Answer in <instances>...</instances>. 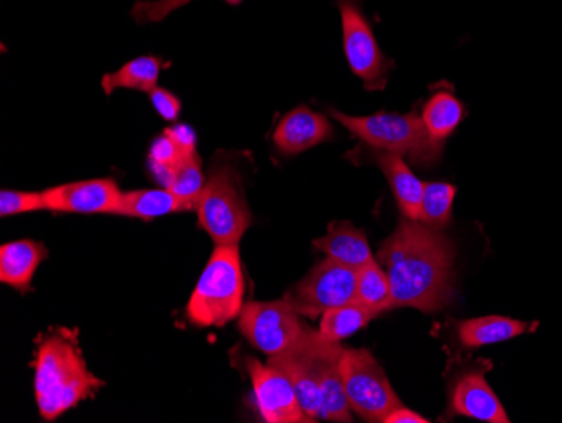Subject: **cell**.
I'll use <instances>...</instances> for the list:
<instances>
[{"label": "cell", "mask_w": 562, "mask_h": 423, "mask_svg": "<svg viewBox=\"0 0 562 423\" xmlns=\"http://www.w3.org/2000/svg\"><path fill=\"white\" fill-rule=\"evenodd\" d=\"M192 0H154V2H137L132 9V18L137 22L162 21L166 15L182 5L189 4ZM227 4L238 5L243 0H226Z\"/></svg>", "instance_id": "4316f807"}, {"label": "cell", "mask_w": 562, "mask_h": 423, "mask_svg": "<svg viewBox=\"0 0 562 423\" xmlns=\"http://www.w3.org/2000/svg\"><path fill=\"white\" fill-rule=\"evenodd\" d=\"M245 290L239 246H214L186 305V318L201 330L224 327L241 314Z\"/></svg>", "instance_id": "3957f363"}, {"label": "cell", "mask_w": 562, "mask_h": 423, "mask_svg": "<svg viewBox=\"0 0 562 423\" xmlns=\"http://www.w3.org/2000/svg\"><path fill=\"white\" fill-rule=\"evenodd\" d=\"M150 97L151 107L162 116L166 122H177V119L181 116L182 112V103L177 94H173L172 91L166 90V88H154V90L148 93Z\"/></svg>", "instance_id": "f1b7e54d"}, {"label": "cell", "mask_w": 562, "mask_h": 423, "mask_svg": "<svg viewBox=\"0 0 562 423\" xmlns=\"http://www.w3.org/2000/svg\"><path fill=\"white\" fill-rule=\"evenodd\" d=\"M299 312L286 299L271 302H248L238 315V331L258 352L271 356L285 352L302 336Z\"/></svg>", "instance_id": "9c48e42d"}, {"label": "cell", "mask_w": 562, "mask_h": 423, "mask_svg": "<svg viewBox=\"0 0 562 423\" xmlns=\"http://www.w3.org/2000/svg\"><path fill=\"white\" fill-rule=\"evenodd\" d=\"M46 211L43 191H15L2 189L0 191V216H18V214Z\"/></svg>", "instance_id": "484cf974"}, {"label": "cell", "mask_w": 562, "mask_h": 423, "mask_svg": "<svg viewBox=\"0 0 562 423\" xmlns=\"http://www.w3.org/2000/svg\"><path fill=\"white\" fill-rule=\"evenodd\" d=\"M204 185H206V176L202 172V160L199 154H194L177 164L169 189L184 198L198 199Z\"/></svg>", "instance_id": "d4e9b609"}, {"label": "cell", "mask_w": 562, "mask_h": 423, "mask_svg": "<svg viewBox=\"0 0 562 423\" xmlns=\"http://www.w3.org/2000/svg\"><path fill=\"white\" fill-rule=\"evenodd\" d=\"M375 315L359 302L352 301L339 308L328 309L321 315L318 333L331 343H342L364 330Z\"/></svg>", "instance_id": "603a6c76"}, {"label": "cell", "mask_w": 562, "mask_h": 423, "mask_svg": "<svg viewBox=\"0 0 562 423\" xmlns=\"http://www.w3.org/2000/svg\"><path fill=\"white\" fill-rule=\"evenodd\" d=\"M101 387L103 381L88 368L72 337L66 333L41 337L34 361V398L41 419L55 422Z\"/></svg>", "instance_id": "7a4b0ae2"}, {"label": "cell", "mask_w": 562, "mask_h": 423, "mask_svg": "<svg viewBox=\"0 0 562 423\" xmlns=\"http://www.w3.org/2000/svg\"><path fill=\"white\" fill-rule=\"evenodd\" d=\"M375 160L393 189L401 214L406 220L419 221L425 182L416 178L413 170L404 163L403 156L375 151Z\"/></svg>", "instance_id": "ac0fdd59"}, {"label": "cell", "mask_w": 562, "mask_h": 423, "mask_svg": "<svg viewBox=\"0 0 562 423\" xmlns=\"http://www.w3.org/2000/svg\"><path fill=\"white\" fill-rule=\"evenodd\" d=\"M422 119L429 137L445 147V142L465 119V105L454 94L440 91L426 102Z\"/></svg>", "instance_id": "44dd1931"}, {"label": "cell", "mask_w": 562, "mask_h": 423, "mask_svg": "<svg viewBox=\"0 0 562 423\" xmlns=\"http://www.w3.org/2000/svg\"><path fill=\"white\" fill-rule=\"evenodd\" d=\"M166 63L157 56H138L132 62L123 65L113 73H106L101 78V88L105 94H113L116 90H137L150 93L154 88L159 87V78Z\"/></svg>", "instance_id": "ffe728a7"}, {"label": "cell", "mask_w": 562, "mask_h": 423, "mask_svg": "<svg viewBox=\"0 0 562 423\" xmlns=\"http://www.w3.org/2000/svg\"><path fill=\"white\" fill-rule=\"evenodd\" d=\"M533 326H538V324H527V322L502 318V315H487V318L460 322L458 337H460V343L467 347L488 346V344L514 339L527 331H532Z\"/></svg>", "instance_id": "d6986e66"}, {"label": "cell", "mask_w": 562, "mask_h": 423, "mask_svg": "<svg viewBox=\"0 0 562 423\" xmlns=\"http://www.w3.org/2000/svg\"><path fill=\"white\" fill-rule=\"evenodd\" d=\"M342 19L344 53L357 78L369 90H381L387 81L390 62L372 33L359 0H336Z\"/></svg>", "instance_id": "30bf717a"}, {"label": "cell", "mask_w": 562, "mask_h": 423, "mask_svg": "<svg viewBox=\"0 0 562 423\" xmlns=\"http://www.w3.org/2000/svg\"><path fill=\"white\" fill-rule=\"evenodd\" d=\"M453 260V243L440 230L403 218L378 252L390 277L394 309L432 314L447 308L454 296Z\"/></svg>", "instance_id": "6da1fadb"}, {"label": "cell", "mask_w": 562, "mask_h": 423, "mask_svg": "<svg viewBox=\"0 0 562 423\" xmlns=\"http://www.w3.org/2000/svg\"><path fill=\"white\" fill-rule=\"evenodd\" d=\"M344 391L350 410L366 422H384L403 405L386 372L368 349H346L340 358Z\"/></svg>", "instance_id": "52a82bcc"}, {"label": "cell", "mask_w": 562, "mask_h": 423, "mask_svg": "<svg viewBox=\"0 0 562 423\" xmlns=\"http://www.w3.org/2000/svg\"><path fill=\"white\" fill-rule=\"evenodd\" d=\"M454 196L457 188L447 182H425L423 191L422 211H419V221L423 225L431 226L435 230H441L451 221V211H453Z\"/></svg>", "instance_id": "cb8c5ba5"}, {"label": "cell", "mask_w": 562, "mask_h": 423, "mask_svg": "<svg viewBox=\"0 0 562 423\" xmlns=\"http://www.w3.org/2000/svg\"><path fill=\"white\" fill-rule=\"evenodd\" d=\"M182 159H184V154L181 153L179 145L166 132L151 142L150 151H148V166L176 169L177 164L181 163Z\"/></svg>", "instance_id": "83f0119b"}, {"label": "cell", "mask_w": 562, "mask_h": 423, "mask_svg": "<svg viewBox=\"0 0 562 423\" xmlns=\"http://www.w3.org/2000/svg\"><path fill=\"white\" fill-rule=\"evenodd\" d=\"M353 301L368 308L374 315L394 309L390 277L379 261L372 260L371 264L357 270Z\"/></svg>", "instance_id": "7402d4cb"}, {"label": "cell", "mask_w": 562, "mask_h": 423, "mask_svg": "<svg viewBox=\"0 0 562 423\" xmlns=\"http://www.w3.org/2000/svg\"><path fill=\"white\" fill-rule=\"evenodd\" d=\"M184 211H195V199L184 198L169 188L135 189L123 192L119 216L151 221Z\"/></svg>", "instance_id": "e0dca14e"}, {"label": "cell", "mask_w": 562, "mask_h": 423, "mask_svg": "<svg viewBox=\"0 0 562 423\" xmlns=\"http://www.w3.org/2000/svg\"><path fill=\"white\" fill-rule=\"evenodd\" d=\"M330 115L374 151L406 156L418 166L437 164L443 154V145H438L429 137L422 116L416 113L400 115L381 112L352 116L339 110H330Z\"/></svg>", "instance_id": "277c9868"}, {"label": "cell", "mask_w": 562, "mask_h": 423, "mask_svg": "<svg viewBox=\"0 0 562 423\" xmlns=\"http://www.w3.org/2000/svg\"><path fill=\"white\" fill-rule=\"evenodd\" d=\"M195 213L199 225L214 245L239 246L252 216L235 167L229 164L214 167L195 199Z\"/></svg>", "instance_id": "5b68a950"}, {"label": "cell", "mask_w": 562, "mask_h": 423, "mask_svg": "<svg viewBox=\"0 0 562 423\" xmlns=\"http://www.w3.org/2000/svg\"><path fill=\"white\" fill-rule=\"evenodd\" d=\"M46 211L119 216L123 191L113 179L98 178L44 189Z\"/></svg>", "instance_id": "7c38bea8"}, {"label": "cell", "mask_w": 562, "mask_h": 423, "mask_svg": "<svg viewBox=\"0 0 562 423\" xmlns=\"http://www.w3.org/2000/svg\"><path fill=\"white\" fill-rule=\"evenodd\" d=\"M314 246L327 258L356 270L374 260L366 233L347 221H331L327 233L315 240Z\"/></svg>", "instance_id": "2e32d148"}, {"label": "cell", "mask_w": 562, "mask_h": 423, "mask_svg": "<svg viewBox=\"0 0 562 423\" xmlns=\"http://www.w3.org/2000/svg\"><path fill=\"white\" fill-rule=\"evenodd\" d=\"M164 132L179 145L184 157L198 154V137H195V132L189 125L173 123L172 127L166 129Z\"/></svg>", "instance_id": "f546056e"}, {"label": "cell", "mask_w": 562, "mask_h": 423, "mask_svg": "<svg viewBox=\"0 0 562 423\" xmlns=\"http://www.w3.org/2000/svg\"><path fill=\"white\" fill-rule=\"evenodd\" d=\"M450 413L480 422H510L497 394L485 380L482 369L465 372L454 381L450 393Z\"/></svg>", "instance_id": "5bb4252c"}, {"label": "cell", "mask_w": 562, "mask_h": 423, "mask_svg": "<svg viewBox=\"0 0 562 423\" xmlns=\"http://www.w3.org/2000/svg\"><path fill=\"white\" fill-rule=\"evenodd\" d=\"M344 347L340 343H331L325 339L318 330L305 327L302 336L280 355L268 359L274 368L281 369L295 387L300 407L312 422H317L321 416V390L322 378L331 363H336L342 356Z\"/></svg>", "instance_id": "8992f818"}, {"label": "cell", "mask_w": 562, "mask_h": 423, "mask_svg": "<svg viewBox=\"0 0 562 423\" xmlns=\"http://www.w3.org/2000/svg\"><path fill=\"white\" fill-rule=\"evenodd\" d=\"M429 420L419 413L413 412V410L406 409V407H397L396 410L390 413L384 419V423H428Z\"/></svg>", "instance_id": "4dcf8cb0"}, {"label": "cell", "mask_w": 562, "mask_h": 423, "mask_svg": "<svg viewBox=\"0 0 562 423\" xmlns=\"http://www.w3.org/2000/svg\"><path fill=\"white\" fill-rule=\"evenodd\" d=\"M252 385L255 407L268 423H311L300 407L295 387L281 369L270 363L249 358L246 361Z\"/></svg>", "instance_id": "8fae6325"}, {"label": "cell", "mask_w": 562, "mask_h": 423, "mask_svg": "<svg viewBox=\"0 0 562 423\" xmlns=\"http://www.w3.org/2000/svg\"><path fill=\"white\" fill-rule=\"evenodd\" d=\"M330 138H334V127L327 116L305 105L286 113L273 134L274 145L283 156H299Z\"/></svg>", "instance_id": "4fadbf2b"}, {"label": "cell", "mask_w": 562, "mask_h": 423, "mask_svg": "<svg viewBox=\"0 0 562 423\" xmlns=\"http://www.w3.org/2000/svg\"><path fill=\"white\" fill-rule=\"evenodd\" d=\"M46 258V246L34 240L4 243L0 246V282L19 292H30L37 268Z\"/></svg>", "instance_id": "9a60e30c"}, {"label": "cell", "mask_w": 562, "mask_h": 423, "mask_svg": "<svg viewBox=\"0 0 562 423\" xmlns=\"http://www.w3.org/2000/svg\"><path fill=\"white\" fill-rule=\"evenodd\" d=\"M356 268L325 258L296 282L283 299L299 315L317 319L328 309L352 302L356 299Z\"/></svg>", "instance_id": "ba28073f"}]
</instances>
